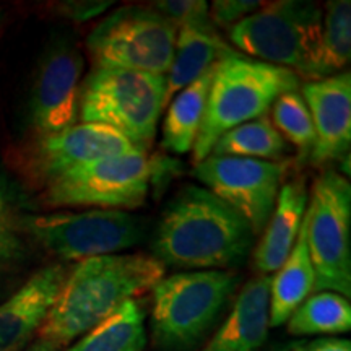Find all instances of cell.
<instances>
[{"label":"cell","instance_id":"1","mask_svg":"<svg viewBox=\"0 0 351 351\" xmlns=\"http://www.w3.org/2000/svg\"><path fill=\"white\" fill-rule=\"evenodd\" d=\"M165 263L145 254H112L80 261L65 276L39 328V340L56 348L72 343L129 300L165 278Z\"/></svg>","mask_w":351,"mask_h":351},{"label":"cell","instance_id":"2","mask_svg":"<svg viewBox=\"0 0 351 351\" xmlns=\"http://www.w3.org/2000/svg\"><path fill=\"white\" fill-rule=\"evenodd\" d=\"M254 232L231 207L204 187H184L165 210L153 239L158 261L179 269L218 270L239 263Z\"/></svg>","mask_w":351,"mask_h":351},{"label":"cell","instance_id":"3","mask_svg":"<svg viewBox=\"0 0 351 351\" xmlns=\"http://www.w3.org/2000/svg\"><path fill=\"white\" fill-rule=\"evenodd\" d=\"M300 77L278 67L241 54L226 57L215 65L204 121L194 143V163L212 153L213 145L228 130L258 119L274 106L276 98L296 91Z\"/></svg>","mask_w":351,"mask_h":351},{"label":"cell","instance_id":"4","mask_svg":"<svg viewBox=\"0 0 351 351\" xmlns=\"http://www.w3.org/2000/svg\"><path fill=\"white\" fill-rule=\"evenodd\" d=\"M163 99V75L98 67L82 85L78 119L111 127L147 152L165 109Z\"/></svg>","mask_w":351,"mask_h":351},{"label":"cell","instance_id":"5","mask_svg":"<svg viewBox=\"0 0 351 351\" xmlns=\"http://www.w3.org/2000/svg\"><path fill=\"white\" fill-rule=\"evenodd\" d=\"M238 280L234 271L197 270L158 282L152 289V328L156 345L184 350L197 343L212 327Z\"/></svg>","mask_w":351,"mask_h":351},{"label":"cell","instance_id":"6","mask_svg":"<svg viewBox=\"0 0 351 351\" xmlns=\"http://www.w3.org/2000/svg\"><path fill=\"white\" fill-rule=\"evenodd\" d=\"M322 7L314 2L263 3L252 15L232 25L228 36L244 54L311 78L322 32Z\"/></svg>","mask_w":351,"mask_h":351},{"label":"cell","instance_id":"7","mask_svg":"<svg viewBox=\"0 0 351 351\" xmlns=\"http://www.w3.org/2000/svg\"><path fill=\"white\" fill-rule=\"evenodd\" d=\"M306 243L315 275L314 293L351 295V186L328 169L314 181L304 215Z\"/></svg>","mask_w":351,"mask_h":351},{"label":"cell","instance_id":"8","mask_svg":"<svg viewBox=\"0 0 351 351\" xmlns=\"http://www.w3.org/2000/svg\"><path fill=\"white\" fill-rule=\"evenodd\" d=\"M152 174L153 163L147 153L132 150L69 171L43 189L41 200L49 208L93 207L125 212L145 204Z\"/></svg>","mask_w":351,"mask_h":351},{"label":"cell","instance_id":"9","mask_svg":"<svg viewBox=\"0 0 351 351\" xmlns=\"http://www.w3.org/2000/svg\"><path fill=\"white\" fill-rule=\"evenodd\" d=\"M176 36V26L152 7H124L96 26L86 46L98 67L165 77L173 62Z\"/></svg>","mask_w":351,"mask_h":351},{"label":"cell","instance_id":"10","mask_svg":"<svg viewBox=\"0 0 351 351\" xmlns=\"http://www.w3.org/2000/svg\"><path fill=\"white\" fill-rule=\"evenodd\" d=\"M25 232L46 251L65 261L112 256L143 238L138 218L122 210H86L80 213L28 215Z\"/></svg>","mask_w":351,"mask_h":351},{"label":"cell","instance_id":"11","mask_svg":"<svg viewBox=\"0 0 351 351\" xmlns=\"http://www.w3.org/2000/svg\"><path fill=\"white\" fill-rule=\"evenodd\" d=\"M285 173L282 163L238 156L208 155L195 165L197 179L243 217L254 236L269 223Z\"/></svg>","mask_w":351,"mask_h":351},{"label":"cell","instance_id":"12","mask_svg":"<svg viewBox=\"0 0 351 351\" xmlns=\"http://www.w3.org/2000/svg\"><path fill=\"white\" fill-rule=\"evenodd\" d=\"M138 150L124 135L101 124H75L56 134L38 135L19 153V171L29 186L43 189L47 184L103 158Z\"/></svg>","mask_w":351,"mask_h":351},{"label":"cell","instance_id":"13","mask_svg":"<svg viewBox=\"0 0 351 351\" xmlns=\"http://www.w3.org/2000/svg\"><path fill=\"white\" fill-rule=\"evenodd\" d=\"M83 57L59 46L41 64L32 96V124L38 135H49L75 125L80 104Z\"/></svg>","mask_w":351,"mask_h":351},{"label":"cell","instance_id":"14","mask_svg":"<svg viewBox=\"0 0 351 351\" xmlns=\"http://www.w3.org/2000/svg\"><path fill=\"white\" fill-rule=\"evenodd\" d=\"M302 99L311 112L315 143L311 152L314 165H326L348 155L351 143V73L309 80Z\"/></svg>","mask_w":351,"mask_h":351},{"label":"cell","instance_id":"15","mask_svg":"<svg viewBox=\"0 0 351 351\" xmlns=\"http://www.w3.org/2000/svg\"><path fill=\"white\" fill-rule=\"evenodd\" d=\"M65 276L60 265L44 267L0 304V351H21L32 341Z\"/></svg>","mask_w":351,"mask_h":351},{"label":"cell","instance_id":"16","mask_svg":"<svg viewBox=\"0 0 351 351\" xmlns=\"http://www.w3.org/2000/svg\"><path fill=\"white\" fill-rule=\"evenodd\" d=\"M239 54L215 32L210 20L178 28L173 62L165 75V108L179 91L213 69L226 57Z\"/></svg>","mask_w":351,"mask_h":351},{"label":"cell","instance_id":"17","mask_svg":"<svg viewBox=\"0 0 351 351\" xmlns=\"http://www.w3.org/2000/svg\"><path fill=\"white\" fill-rule=\"evenodd\" d=\"M270 278L251 280L204 351H258L269 337Z\"/></svg>","mask_w":351,"mask_h":351},{"label":"cell","instance_id":"18","mask_svg":"<svg viewBox=\"0 0 351 351\" xmlns=\"http://www.w3.org/2000/svg\"><path fill=\"white\" fill-rule=\"evenodd\" d=\"M307 208V191L302 179L283 184L261 243L254 251V265L267 275L276 271L295 247Z\"/></svg>","mask_w":351,"mask_h":351},{"label":"cell","instance_id":"19","mask_svg":"<svg viewBox=\"0 0 351 351\" xmlns=\"http://www.w3.org/2000/svg\"><path fill=\"white\" fill-rule=\"evenodd\" d=\"M315 275L306 243L304 219L295 247L270 278V327L283 326L295 311L314 293Z\"/></svg>","mask_w":351,"mask_h":351},{"label":"cell","instance_id":"20","mask_svg":"<svg viewBox=\"0 0 351 351\" xmlns=\"http://www.w3.org/2000/svg\"><path fill=\"white\" fill-rule=\"evenodd\" d=\"M213 73L215 67L171 99L163 122V142H161L166 150L178 153V155H186L192 152L202 121H204L205 104H207Z\"/></svg>","mask_w":351,"mask_h":351},{"label":"cell","instance_id":"21","mask_svg":"<svg viewBox=\"0 0 351 351\" xmlns=\"http://www.w3.org/2000/svg\"><path fill=\"white\" fill-rule=\"evenodd\" d=\"M145 314L137 301L129 300L65 351H145Z\"/></svg>","mask_w":351,"mask_h":351},{"label":"cell","instance_id":"22","mask_svg":"<svg viewBox=\"0 0 351 351\" xmlns=\"http://www.w3.org/2000/svg\"><path fill=\"white\" fill-rule=\"evenodd\" d=\"M322 12V32L311 80L341 73L351 56V3L348 0H333L326 3Z\"/></svg>","mask_w":351,"mask_h":351},{"label":"cell","instance_id":"23","mask_svg":"<svg viewBox=\"0 0 351 351\" xmlns=\"http://www.w3.org/2000/svg\"><path fill=\"white\" fill-rule=\"evenodd\" d=\"M287 150V142L267 116L249 121L225 132L213 145L215 156H238L270 161Z\"/></svg>","mask_w":351,"mask_h":351},{"label":"cell","instance_id":"24","mask_svg":"<svg viewBox=\"0 0 351 351\" xmlns=\"http://www.w3.org/2000/svg\"><path fill=\"white\" fill-rule=\"evenodd\" d=\"M287 322L291 335L348 332L351 328L350 301L339 293H314L289 315Z\"/></svg>","mask_w":351,"mask_h":351},{"label":"cell","instance_id":"25","mask_svg":"<svg viewBox=\"0 0 351 351\" xmlns=\"http://www.w3.org/2000/svg\"><path fill=\"white\" fill-rule=\"evenodd\" d=\"M271 124L306 158L313 152L315 143V130L306 101L298 91H288L276 98L271 106Z\"/></svg>","mask_w":351,"mask_h":351},{"label":"cell","instance_id":"26","mask_svg":"<svg viewBox=\"0 0 351 351\" xmlns=\"http://www.w3.org/2000/svg\"><path fill=\"white\" fill-rule=\"evenodd\" d=\"M26 217L15 189L0 173V270L8 269L25 256Z\"/></svg>","mask_w":351,"mask_h":351},{"label":"cell","instance_id":"27","mask_svg":"<svg viewBox=\"0 0 351 351\" xmlns=\"http://www.w3.org/2000/svg\"><path fill=\"white\" fill-rule=\"evenodd\" d=\"M153 10L168 20L176 29L182 25L200 23L208 19V3L204 0H163L153 3Z\"/></svg>","mask_w":351,"mask_h":351},{"label":"cell","instance_id":"28","mask_svg":"<svg viewBox=\"0 0 351 351\" xmlns=\"http://www.w3.org/2000/svg\"><path fill=\"white\" fill-rule=\"evenodd\" d=\"M263 3L252 0H217L208 7V19L212 23L230 29L232 25L262 8Z\"/></svg>","mask_w":351,"mask_h":351},{"label":"cell","instance_id":"29","mask_svg":"<svg viewBox=\"0 0 351 351\" xmlns=\"http://www.w3.org/2000/svg\"><path fill=\"white\" fill-rule=\"evenodd\" d=\"M111 2H101V0H80V2H64L57 5V12L65 19L73 21H86L99 16L104 10L111 7Z\"/></svg>","mask_w":351,"mask_h":351},{"label":"cell","instance_id":"30","mask_svg":"<svg viewBox=\"0 0 351 351\" xmlns=\"http://www.w3.org/2000/svg\"><path fill=\"white\" fill-rule=\"evenodd\" d=\"M304 351H351V343L343 339H320L313 341Z\"/></svg>","mask_w":351,"mask_h":351},{"label":"cell","instance_id":"31","mask_svg":"<svg viewBox=\"0 0 351 351\" xmlns=\"http://www.w3.org/2000/svg\"><path fill=\"white\" fill-rule=\"evenodd\" d=\"M28 351H59V348H56L54 345L47 343V341H43V340H38L36 343H34L32 348Z\"/></svg>","mask_w":351,"mask_h":351},{"label":"cell","instance_id":"32","mask_svg":"<svg viewBox=\"0 0 351 351\" xmlns=\"http://www.w3.org/2000/svg\"><path fill=\"white\" fill-rule=\"evenodd\" d=\"M285 351H304V348H302V346H300V345H293V346H289V348H287Z\"/></svg>","mask_w":351,"mask_h":351}]
</instances>
